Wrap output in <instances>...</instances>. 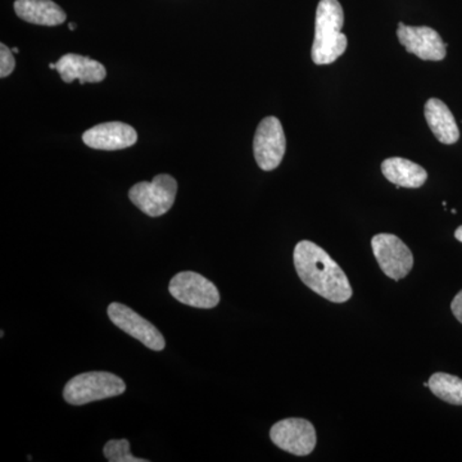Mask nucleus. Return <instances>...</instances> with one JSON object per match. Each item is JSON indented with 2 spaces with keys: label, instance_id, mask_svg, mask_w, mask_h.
I'll return each mask as SVG.
<instances>
[{
  "label": "nucleus",
  "instance_id": "obj_6",
  "mask_svg": "<svg viewBox=\"0 0 462 462\" xmlns=\"http://www.w3.org/2000/svg\"><path fill=\"white\" fill-rule=\"evenodd\" d=\"M372 247L380 269L388 278L401 281L411 272V251L398 236L393 234H378L372 240Z\"/></svg>",
  "mask_w": 462,
  "mask_h": 462
},
{
  "label": "nucleus",
  "instance_id": "obj_14",
  "mask_svg": "<svg viewBox=\"0 0 462 462\" xmlns=\"http://www.w3.org/2000/svg\"><path fill=\"white\" fill-rule=\"evenodd\" d=\"M14 11L18 17L33 25L57 26L66 21V14L51 0H16Z\"/></svg>",
  "mask_w": 462,
  "mask_h": 462
},
{
  "label": "nucleus",
  "instance_id": "obj_1",
  "mask_svg": "<svg viewBox=\"0 0 462 462\" xmlns=\"http://www.w3.org/2000/svg\"><path fill=\"white\" fill-rule=\"evenodd\" d=\"M294 266L306 287L334 303L351 300L352 287L346 273L325 249L310 240H302L294 248Z\"/></svg>",
  "mask_w": 462,
  "mask_h": 462
},
{
  "label": "nucleus",
  "instance_id": "obj_20",
  "mask_svg": "<svg viewBox=\"0 0 462 462\" xmlns=\"http://www.w3.org/2000/svg\"><path fill=\"white\" fill-rule=\"evenodd\" d=\"M455 238L462 243V226L457 227V230L455 231Z\"/></svg>",
  "mask_w": 462,
  "mask_h": 462
},
{
  "label": "nucleus",
  "instance_id": "obj_4",
  "mask_svg": "<svg viewBox=\"0 0 462 462\" xmlns=\"http://www.w3.org/2000/svg\"><path fill=\"white\" fill-rule=\"evenodd\" d=\"M178 182L170 175H157L152 181L134 185L129 199L145 215L160 217L169 212L175 203Z\"/></svg>",
  "mask_w": 462,
  "mask_h": 462
},
{
  "label": "nucleus",
  "instance_id": "obj_15",
  "mask_svg": "<svg viewBox=\"0 0 462 462\" xmlns=\"http://www.w3.org/2000/svg\"><path fill=\"white\" fill-rule=\"evenodd\" d=\"M382 172L392 184L410 189L422 187L428 179V172L420 165L401 157L385 160L382 163Z\"/></svg>",
  "mask_w": 462,
  "mask_h": 462
},
{
  "label": "nucleus",
  "instance_id": "obj_7",
  "mask_svg": "<svg viewBox=\"0 0 462 462\" xmlns=\"http://www.w3.org/2000/svg\"><path fill=\"white\" fill-rule=\"evenodd\" d=\"M287 149L284 130L279 118L270 116L258 125L254 141V158L263 171H273L281 165Z\"/></svg>",
  "mask_w": 462,
  "mask_h": 462
},
{
  "label": "nucleus",
  "instance_id": "obj_8",
  "mask_svg": "<svg viewBox=\"0 0 462 462\" xmlns=\"http://www.w3.org/2000/svg\"><path fill=\"white\" fill-rule=\"evenodd\" d=\"M273 443L282 451L307 456L314 451L318 438L314 425L305 419L291 418L276 422L270 430Z\"/></svg>",
  "mask_w": 462,
  "mask_h": 462
},
{
  "label": "nucleus",
  "instance_id": "obj_11",
  "mask_svg": "<svg viewBox=\"0 0 462 462\" xmlns=\"http://www.w3.org/2000/svg\"><path fill=\"white\" fill-rule=\"evenodd\" d=\"M83 141L89 148L98 151H120L138 141V134L130 125L106 123L96 125L84 133Z\"/></svg>",
  "mask_w": 462,
  "mask_h": 462
},
{
  "label": "nucleus",
  "instance_id": "obj_13",
  "mask_svg": "<svg viewBox=\"0 0 462 462\" xmlns=\"http://www.w3.org/2000/svg\"><path fill=\"white\" fill-rule=\"evenodd\" d=\"M425 120L437 141L443 144H455L460 139V130L454 115L440 99L431 98L425 105Z\"/></svg>",
  "mask_w": 462,
  "mask_h": 462
},
{
  "label": "nucleus",
  "instance_id": "obj_22",
  "mask_svg": "<svg viewBox=\"0 0 462 462\" xmlns=\"http://www.w3.org/2000/svg\"><path fill=\"white\" fill-rule=\"evenodd\" d=\"M50 69H56V63H51Z\"/></svg>",
  "mask_w": 462,
  "mask_h": 462
},
{
  "label": "nucleus",
  "instance_id": "obj_17",
  "mask_svg": "<svg viewBox=\"0 0 462 462\" xmlns=\"http://www.w3.org/2000/svg\"><path fill=\"white\" fill-rule=\"evenodd\" d=\"M103 454L109 462H148L130 454V442L127 439L109 440L103 448Z\"/></svg>",
  "mask_w": 462,
  "mask_h": 462
},
{
  "label": "nucleus",
  "instance_id": "obj_5",
  "mask_svg": "<svg viewBox=\"0 0 462 462\" xmlns=\"http://www.w3.org/2000/svg\"><path fill=\"white\" fill-rule=\"evenodd\" d=\"M171 296L182 305L214 309L220 303V293L214 282L194 272L176 273L169 284Z\"/></svg>",
  "mask_w": 462,
  "mask_h": 462
},
{
  "label": "nucleus",
  "instance_id": "obj_10",
  "mask_svg": "<svg viewBox=\"0 0 462 462\" xmlns=\"http://www.w3.org/2000/svg\"><path fill=\"white\" fill-rule=\"evenodd\" d=\"M398 41L409 53L422 60H442L446 57V44L436 30L428 26H406L398 23Z\"/></svg>",
  "mask_w": 462,
  "mask_h": 462
},
{
  "label": "nucleus",
  "instance_id": "obj_23",
  "mask_svg": "<svg viewBox=\"0 0 462 462\" xmlns=\"http://www.w3.org/2000/svg\"><path fill=\"white\" fill-rule=\"evenodd\" d=\"M12 51H14V53H18L20 50H18V48H12Z\"/></svg>",
  "mask_w": 462,
  "mask_h": 462
},
{
  "label": "nucleus",
  "instance_id": "obj_21",
  "mask_svg": "<svg viewBox=\"0 0 462 462\" xmlns=\"http://www.w3.org/2000/svg\"><path fill=\"white\" fill-rule=\"evenodd\" d=\"M69 30H75L76 29V25H75L74 23H69Z\"/></svg>",
  "mask_w": 462,
  "mask_h": 462
},
{
  "label": "nucleus",
  "instance_id": "obj_18",
  "mask_svg": "<svg viewBox=\"0 0 462 462\" xmlns=\"http://www.w3.org/2000/svg\"><path fill=\"white\" fill-rule=\"evenodd\" d=\"M14 67H16V60H14V51L2 42L0 44V78L5 79L11 75Z\"/></svg>",
  "mask_w": 462,
  "mask_h": 462
},
{
  "label": "nucleus",
  "instance_id": "obj_16",
  "mask_svg": "<svg viewBox=\"0 0 462 462\" xmlns=\"http://www.w3.org/2000/svg\"><path fill=\"white\" fill-rule=\"evenodd\" d=\"M430 388L434 396L447 403L462 406V380L445 373H436L430 379Z\"/></svg>",
  "mask_w": 462,
  "mask_h": 462
},
{
  "label": "nucleus",
  "instance_id": "obj_19",
  "mask_svg": "<svg viewBox=\"0 0 462 462\" xmlns=\"http://www.w3.org/2000/svg\"><path fill=\"white\" fill-rule=\"evenodd\" d=\"M451 310L454 312L455 318L462 324V291H458L457 296L452 300Z\"/></svg>",
  "mask_w": 462,
  "mask_h": 462
},
{
  "label": "nucleus",
  "instance_id": "obj_3",
  "mask_svg": "<svg viewBox=\"0 0 462 462\" xmlns=\"http://www.w3.org/2000/svg\"><path fill=\"white\" fill-rule=\"evenodd\" d=\"M126 391V384L120 376L107 372H90L76 375L67 382L63 389V398L74 406L96 402L121 396Z\"/></svg>",
  "mask_w": 462,
  "mask_h": 462
},
{
  "label": "nucleus",
  "instance_id": "obj_12",
  "mask_svg": "<svg viewBox=\"0 0 462 462\" xmlns=\"http://www.w3.org/2000/svg\"><path fill=\"white\" fill-rule=\"evenodd\" d=\"M56 69L67 84H71L74 80L80 81L81 85L100 83L107 76L106 67L98 60L75 53H67L60 57L56 63Z\"/></svg>",
  "mask_w": 462,
  "mask_h": 462
},
{
  "label": "nucleus",
  "instance_id": "obj_2",
  "mask_svg": "<svg viewBox=\"0 0 462 462\" xmlns=\"http://www.w3.org/2000/svg\"><path fill=\"white\" fill-rule=\"evenodd\" d=\"M345 14L338 0H320L316 11L315 39L311 57L316 65L336 62L348 47L342 32Z\"/></svg>",
  "mask_w": 462,
  "mask_h": 462
},
{
  "label": "nucleus",
  "instance_id": "obj_9",
  "mask_svg": "<svg viewBox=\"0 0 462 462\" xmlns=\"http://www.w3.org/2000/svg\"><path fill=\"white\" fill-rule=\"evenodd\" d=\"M107 314L118 329L138 339L152 351L160 352L165 348L166 340L161 331L152 322L133 311L130 307L114 302L108 306Z\"/></svg>",
  "mask_w": 462,
  "mask_h": 462
}]
</instances>
